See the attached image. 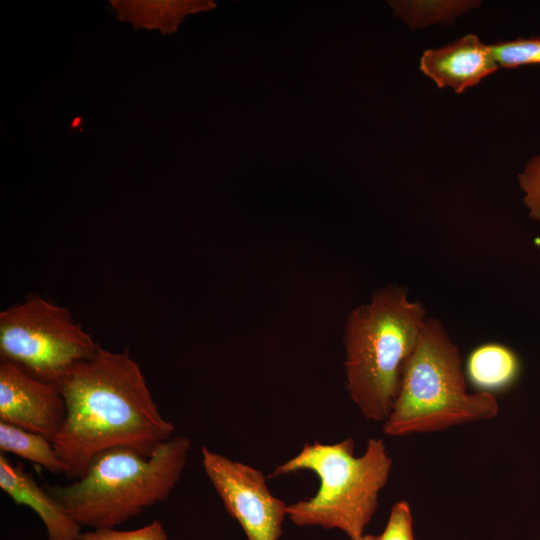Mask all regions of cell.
<instances>
[{
  "label": "cell",
  "instance_id": "obj_1",
  "mask_svg": "<svg viewBox=\"0 0 540 540\" xmlns=\"http://www.w3.org/2000/svg\"><path fill=\"white\" fill-rule=\"evenodd\" d=\"M58 385L66 415L52 443L71 480L81 477L104 450L127 446L150 456L173 437V423L160 413L141 367L127 351L98 346Z\"/></svg>",
  "mask_w": 540,
  "mask_h": 540
},
{
  "label": "cell",
  "instance_id": "obj_2",
  "mask_svg": "<svg viewBox=\"0 0 540 540\" xmlns=\"http://www.w3.org/2000/svg\"><path fill=\"white\" fill-rule=\"evenodd\" d=\"M190 448L184 436H173L150 456L132 447L110 448L98 453L78 479L45 489L81 527L116 528L170 496Z\"/></svg>",
  "mask_w": 540,
  "mask_h": 540
},
{
  "label": "cell",
  "instance_id": "obj_3",
  "mask_svg": "<svg viewBox=\"0 0 540 540\" xmlns=\"http://www.w3.org/2000/svg\"><path fill=\"white\" fill-rule=\"evenodd\" d=\"M425 320L424 306L398 287L382 289L352 311L345 333L347 387L365 418L384 422L390 415Z\"/></svg>",
  "mask_w": 540,
  "mask_h": 540
},
{
  "label": "cell",
  "instance_id": "obj_4",
  "mask_svg": "<svg viewBox=\"0 0 540 540\" xmlns=\"http://www.w3.org/2000/svg\"><path fill=\"white\" fill-rule=\"evenodd\" d=\"M392 459L381 439L371 438L357 457L354 441L334 444L314 442L277 466L271 477L311 471L319 478L317 492L306 500L288 504L287 518L296 526L338 529L350 539L362 536L378 506Z\"/></svg>",
  "mask_w": 540,
  "mask_h": 540
},
{
  "label": "cell",
  "instance_id": "obj_5",
  "mask_svg": "<svg viewBox=\"0 0 540 540\" xmlns=\"http://www.w3.org/2000/svg\"><path fill=\"white\" fill-rule=\"evenodd\" d=\"M498 412L492 393L467 392L458 347L439 320L426 318L383 432L398 437L442 431Z\"/></svg>",
  "mask_w": 540,
  "mask_h": 540
},
{
  "label": "cell",
  "instance_id": "obj_6",
  "mask_svg": "<svg viewBox=\"0 0 540 540\" xmlns=\"http://www.w3.org/2000/svg\"><path fill=\"white\" fill-rule=\"evenodd\" d=\"M70 311L38 295L0 313V356L57 383L98 348Z\"/></svg>",
  "mask_w": 540,
  "mask_h": 540
},
{
  "label": "cell",
  "instance_id": "obj_7",
  "mask_svg": "<svg viewBox=\"0 0 540 540\" xmlns=\"http://www.w3.org/2000/svg\"><path fill=\"white\" fill-rule=\"evenodd\" d=\"M201 455L209 481L247 540H279L288 504L271 493L264 474L205 446Z\"/></svg>",
  "mask_w": 540,
  "mask_h": 540
},
{
  "label": "cell",
  "instance_id": "obj_8",
  "mask_svg": "<svg viewBox=\"0 0 540 540\" xmlns=\"http://www.w3.org/2000/svg\"><path fill=\"white\" fill-rule=\"evenodd\" d=\"M65 415V401L57 383L44 381L18 364L1 359L0 421L53 441Z\"/></svg>",
  "mask_w": 540,
  "mask_h": 540
},
{
  "label": "cell",
  "instance_id": "obj_9",
  "mask_svg": "<svg viewBox=\"0 0 540 540\" xmlns=\"http://www.w3.org/2000/svg\"><path fill=\"white\" fill-rule=\"evenodd\" d=\"M419 68L439 88L456 93L477 85L499 68L491 45L467 34L439 48L425 50Z\"/></svg>",
  "mask_w": 540,
  "mask_h": 540
},
{
  "label": "cell",
  "instance_id": "obj_10",
  "mask_svg": "<svg viewBox=\"0 0 540 540\" xmlns=\"http://www.w3.org/2000/svg\"><path fill=\"white\" fill-rule=\"evenodd\" d=\"M0 488L14 503L27 506L37 514L48 540H81L82 527L22 465H12L4 453L0 455Z\"/></svg>",
  "mask_w": 540,
  "mask_h": 540
},
{
  "label": "cell",
  "instance_id": "obj_11",
  "mask_svg": "<svg viewBox=\"0 0 540 540\" xmlns=\"http://www.w3.org/2000/svg\"><path fill=\"white\" fill-rule=\"evenodd\" d=\"M119 17L134 27L158 28L163 34L173 33L183 18L191 13L215 7L212 1H111Z\"/></svg>",
  "mask_w": 540,
  "mask_h": 540
},
{
  "label": "cell",
  "instance_id": "obj_12",
  "mask_svg": "<svg viewBox=\"0 0 540 540\" xmlns=\"http://www.w3.org/2000/svg\"><path fill=\"white\" fill-rule=\"evenodd\" d=\"M519 360L508 347L498 343L483 344L474 349L466 362V372L480 392L503 389L519 373Z\"/></svg>",
  "mask_w": 540,
  "mask_h": 540
},
{
  "label": "cell",
  "instance_id": "obj_13",
  "mask_svg": "<svg viewBox=\"0 0 540 540\" xmlns=\"http://www.w3.org/2000/svg\"><path fill=\"white\" fill-rule=\"evenodd\" d=\"M0 450L12 453L45 468L53 474L68 477L69 467L46 437L0 421Z\"/></svg>",
  "mask_w": 540,
  "mask_h": 540
},
{
  "label": "cell",
  "instance_id": "obj_14",
  "mask_svg": "<svg viewBox=\"0 0 540 540\" xmlns=\"http://www.w3.org/2000/svg\"><path fill=\"white\" fill-rule=\"evenodd\" d=\"M393 13L410 29L449 24L480 5L473 0H396L388 2Z\"/></svg>",
  "mask_w": 540,
  "mask_h": 540
},
{
  "label": "cell",
  "instance_id": "obj_15",
  "mask_svg": "<svg viewBox=\"0 0 540 540\" xmlns=\"http://www.w3.org/2000/svg\"><path fill=\"white\" fill-rule=\"evenodd\" d=\"M499 67L516 68L540 64V36L518 37L491 44Z\"/></svg>",
  "mask_w": 540,
  "mask_h": 540
},
{
  "label": "cell",
  "instance_id": "obj_16",
  "mask_svg": "<svg viewBox=\"0 0 540 540\" xmlns=\"http://www.w3.org/2000/svg\"><path fill=\"white\" fill-rule=\"evenodd\" d=\"M81 540H168L159 520L132 530L116 528L92 529L82 533Z\"/></svg>",
  "mask_w": 540,
  "mask_h": 540
},
{
  "label": "cell",
  "instance_id": "obj_17",
  "mask_svg": "<svg viewBox=\"0 0 540 540\" xmlns=\"http://www.w3.org/2000/svg\"><path fill=\"white\" fill-rule=\"evenodd\" d=\"M518 183L523 192V202L529 216L540 221V152L533 156L518 174Z\"/></svg>",
  "mask_w": 540,
  "mask_h": 540
},
{
  "label": "cell",
  "instance_id": "obj_18",
  "mask_svg": "<svg viewBox=\"0 0 540 540\" xmlns=\"http://www.w3.org/2000/svg\"><path fill=\"white\" fill-rule=\"evenodd\" d=\"M378 540H415L408 502L399 501L392 506L385 529L378 535Z\"/></svg>",
  "mask_w": 540,
  "mask_h": 540
},
{
  "label": "cell",
  "instance_id": "obj_19",
  "mask_svg": "<svg viewBox=\"0 0 540 540\" xmlns=\"http://www.w3.org/2000/svg\"><path fill=\"white\" fill-rule=\"evenodd\" d=\"M350 540H378V536L377 535H372V534H363L362 536H360L358 538H354V539H350Z\"/></svg>",
  "mask_w": 540,
  "mask_h": 540
}]
</instances>
